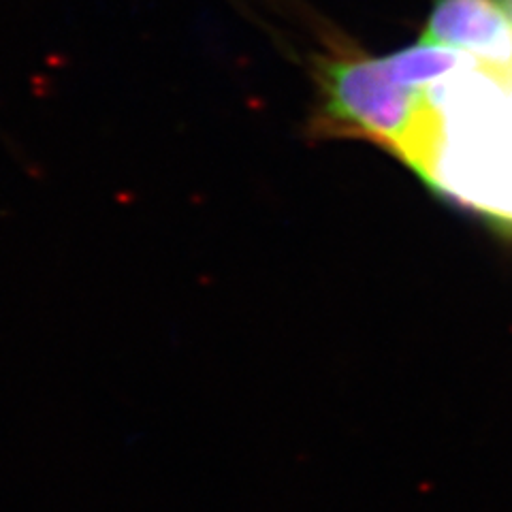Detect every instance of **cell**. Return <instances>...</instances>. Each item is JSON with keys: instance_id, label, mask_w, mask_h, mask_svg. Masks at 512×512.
I'll return each instance as SVG.
<instances>
[{"instance_id": "1", "label": "cell", "mask_w": 512, "mask_h": 512, "mask_svg": "<svg viewBox=\"0 0 512 512\" xmlns=\"http://www.w3.org/2000/svg\"><path fill=\"white\" fill-rule=\"evenodd\" d=\"M320 86L318 131L378 143L408 163L421 124V96L397 84L382 60L361 54L340 37H325L316 56Z\"/></svg>"}, {"instance_id": "2", "label": "cell", "mask_w": 512, "mask_h": 512, "mask_svg": "<svg viewBox=\"0 0 512 512\" xmlns=\"http://www.w3.org/2000/svg\"><path fill=\"white\" fill-rule=\"evenodd\" d=\"M425 39L466 54L472 67L508 99L512 90V11L506 0H438L429 13Z\"/></svg>"}]
</instances>
